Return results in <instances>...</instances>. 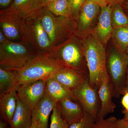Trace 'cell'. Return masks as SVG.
Returning <instances> with one entry per match:
<instances>
[{
	"label": "cell",
	"instance_id": "cell-1",
	"mask_svg": "<svg viewBox=\"0 0 128 128\" xmlns=\"http://www.w3.org/2000/svg\"><path fill=\"white\" fill-rule=\"evenodd\" d=\"M79 36L81 40L88 69L89 84L98 90L104 79L108 76L105 46L92 31Z\"/></svg>",
	"mask_w": 128,
	"mask_h": 128
},
{
	"label": "cell",
	"instance_id": "cell-6",
	"mask_svg": "<svg viewBox=\"0 0 128 128\" xmlns=\"http://www.w3.org/2000/svg\"><path fill=\"white\" fill-rule=\"evenodd\" d=\"M128 67V54L116 49L110 51L107 58V70L112 88L113 96L118 98L126 82Z\"/></svg>",
	"mask_w": 128,
	"mask_h": 128
},
{
	"label": "cell",
	"instance_id": "cell-34",
	"mask_svg": "<svg viewBox=\"0 0 128 128\" xmlns=\"http://www.w3.org/2000/svg\"><path fill=\"white\" fill-rule=\"evenodd\" d=\"M106 1L108 5L112 7L116 4H121L124 1V0H106Z\"/></svg>",
	"mask_w": 128,
	"mask_h": 128
},
{
	"label": "cell",
	"instance_id": "cell-5",
	"mask_svg": "<svg viewBox=\"0 0 128 128\" xmlns=\"http://www.w3.org/2000/svg\"><path fill=\"white\" fill-rule=\"evenodd\" d=\"M50 51L67 66L89 75L81 40L77 34L52 47Z\"/></svg>",
	"mask_w": 128,
	"mask_h": 128
},
{
	"label": "cell",
	"instance_id": "cell-19",
	"mask_svg": "<svg viewBox=\"0 0 128 128\" xmlns=\"http://www.w3.org/2000/svg\"><path fill=\"white\" fill-rule=\"evenodd\" d=\"M18 100L16 90L0 95L1 118L7 121L9 125L16 110Z\"/></svg>",
	"mask_w": 128,
	"mask_h": 128
},
{
	"label": "cell",
	"instance_id": "cell-24",
	"mask_svg": "<svg viewBox=\"0 0 128 128\" xmlns=\"http://www.w3.org/2000/svg\"><path fill=\"white\" fill-rule=\"evenodd\" d=\"M111 20L114 29L128 26V16L121 4H116L112 6Z\"/></svg>",
	"mask_w": 128,
	"mask_h": 128
},
{
	"label": "cell",
	"instance_id": "cell-43",
	"mask_svg": "<svg viewBox=\"0 0 128 128\" xmlns=\"http://www.w3.org/2000/svg\"></svg>",
	"mask_w": 128,
	"mask_h": 128
},
{
	"label": "cell",
	"instance_id": "cell-7",
	"mask_svg": "<svg viewBox=\"0 0 128 128\" xmlns=\"http://www.w3.org/2000/svg\"><path fill=\"white\" fill-rule=\"evenodd\" d=\"M21 41L37 54L49 52L52 47L38 16L23 21Z\"/></svg>",
	"mask_w": 128,
	"mask_h": 128
},
{
	"label": "cell",
	"instance_id": "cell-26",
	"mask_svg": "<svg viewBox=\"0 0 128 128\" xmlns=\"http://www.w3.org/2000/svg\"><path fill=\"white\" fill-rule=\"evenodd\" d=\"M96 120V118L92 114L85 112L82 118L70 125L69 128H92Z\"/></svg>",
	"mask_w": 128,
	"mask_h": 128
},
{
	"label": "cell",
	"instance_id": "cell-14",
	"mask_svg": "<svg viewBox=\"0 0 128 128\" xmlns=\"http://www.w3.org/2000/svg\"><path fill=\"white\" fill-rule=\"evenodd\" d=\"M98 92L101 107L97 116L96 120L105 118L108 114L113 112L116 107V105L112 100L113 92L108 76L104 79Z\"/></svg>",
	"mask_w": 128,
	"mask_h": 128
},
{
	"label": "cell",
	"instance_id": "cell-37",
	"mask_svg": "<svg viewBox=\"0 0 128 128\" xmlns=\"http://www.w3.org/2000/svg\"><path fill=\"white\" fill-rule=\"evenodd\" d=\"M121 5L124 11L128 16V1H124Z\"/></svg>",
	"mask_w": 128,
	"mask_h": 128
},
{
	"label": "cell",
	"instance_id": "cell-10",
	"mask_svg": "<svg viewBox=\"0 0 128 128\" xmlns=\"http://www.w3.org/2000/svg\"><path fill=\"white\" fill-rule=\"evenodd\" d=\"M41 9L36 0H13L8 7L1 10L0 15L24 21L38 16Z\"/></svg>",
	"mask_w": 128,
	"mask_h": 128
},
{
	"label": "cell",
	"instance_id": "cell-40",
	"mask_svg": "<svg viewBox=\"0 0 128 128\" xmlns=\"http://www.w3.org/2000/svg\"><path fill=\"white\" fill-rule=\"evenodd\" d=\"M28 128H38L36 124L33 122H32V124H31V126Z\"/></svg>",
	"mask_w": 128,
	"mask_h": 128
},
{
	"label": "cell",
	"instance_id": "cell-9",
	"mask_svg": "<svg viewBox=\"0 0 128 128\" xmlns=\"http://www.w3.org/2000/svg\"><path fill=\"white\" fill-rule=\"evenodd\" d=\"M72 91L85 112L90 114L96 119L100 101L98 89L90 86L89 78Z\"/></svg>",
	"mask_w": 128,
	"mask_h": 128
},
{
	"label": "cell",
	"instance_id": "cell-29",
	"mask_svg": "<svg viewBox=\"0 0 128 128\" xmlns=\"http://www.w3.org/2000/svg\"><path fill=\"white\" fill-rule=\"evenodd\" d=\"M116 128H128V119L124 118L118 119Z\"/></svg>",
	"mask_w": 128,
	"mask_h": 128
},
{
	"label": "cell",
	"instance_id": "cell-38",
	"mask_svg": "<svg viewBox=\"0 0 128 128\" xmlns=\"http://www.w3.org/2000/svg\"><path fill=\"white\" fill-rule=\"evenodd\" d=\"M8 124H9L5 120L2 118L0 120V128H7Z\"/></svg>",
	"mask_w": 128,
	"mask_h": 128
},
{
	"label": "cell",
	"instance_id": "cell-20",
	"mask_svg": "<svg viewBox=\"0 0 128 128\" xmlns=\"http://www.w3.org/2000/svg\"><path fill=\"white\" fill-rule=\"evenodd\" d=\"M32 110L18 98L16 108L9 126L10 128H28L32 124Z\"/></svg>",
	"mask_w": 128,
	"mask_h": 128
},
{
	"label": "cell",
	"instance_id": "cell-33",
	"mask_svg": "<svg viewBox=\"0 0 128 128\" xmlns=\"http://www.w3.org/2000/svg\"><path fill=\"white\" fill-rule=\"evenodd\" d=\"M10 40L8 39L3 34L2 31L0 30V45L5 44L8 42Z\"/></svg>",
	"mask_w": 128,
	"mask_h": 128
},
{
	"label": "cell",
	"instance_id": "cell-3",
	"mask_svg": "<svg viewBox=\"0 0 128 128\" xmlns=\"http://www.w3.org/2000/svg\"><path fill=\"white\" fill-rule=\"evenodd\" d=\"M38 16L52 47L77 34V22L73 18L55 16L45 7L40 10Z\"/></svg>",
	"mask_w": 128,
	"mask_h": 128
},
{
	"label": "cell",
	"instance_id": "cell-13",
	"mask_svg": "<svg viewBox=\"0 0 128 128\" xmlns=\"http://www.w3.org/2000/svg\"><path fill=\"white\" fill-rule=\"evenodd\" d=\"M51 77L73 91L83 84L89 78V75L66 66L58 70Z\"/></svg>",
	"mask_w": 128,
	"mask_h": 128
},
{
	"label": "cell",
	"instance_id": "cell-30",
	"mask_svg": "<svg viewBox=\"0 0 128 128\" xmlns=\"http://www.w3.org/2000/svg\"><path fill=\"white\" fill-rule=\"evenodd\" d=\"M54 0H36L38 7L40 9L46 7L50 3H51Z\"/></svg>",
	"mask_w": 128,
	"mask_h": 128
},
{
	"label": "cell",
	"instance_id": "cell-23",
	"mask_svg": "<svg viewBox=\"0 0 128 128\" xmlns=\"http://www.w3.org/2000/svg\"><path fill=\"white\" fill-rule=\"evenodd\" d=\"M45 8L55 16L72 18L69 0H54Z\"/></svg>",
	"mask_w": 128,
	"mask_h": 128
},
{
	"label": "cell",
	"instance_id": "cell-21",
	"mask_svg": "<svg viewBox=\"0 0 128 128\" xmlns=\"http://www.w3.org/2000/svg\"><path fill=\"white\" fill-rule=\"evenodd\" d=\"M18 81L16 72L0 68V95L16 90Z\"/></svg>",
	"mask_w": 128,
	"mask_h": 128
},
{
	"label": "cell",
	"instance_id": "cell-27",
	"mask_svg": "<svg viewBox=\"0 0 128 128\" xmlns=\"http://www.w3.org/2000/svg\"><path fill=\"white\" fill-rule=\"evenodd\" d=\"M118 119L114 116L96 120L92 128H116Z\"/></svg>",
	"mask_w": 128,
	"mask_h": 128
},
{
	"label": "cell",
	"instance_id": "cell-42",
	"mask_svg": "<svg viewBox=\"0 0 128 128\" xmlns=\"http://www.w3.org/2000/svg\"><path fill=\"white\" fill-rule=\"evenodd\" d=\"M124 1H128V0H124Z\"/></svg>",
	"mask_w": 128,
	"mask_h": 128
},
{
	"label": "cell",
	"instance_id": "cell-11",
	"mask_svg": "<svg viewBox=\"0 0 128 128\" xmlns=\"http://www.w3.org/2000/svg\"><path fill=\"white\" fill-rule=\"evenodd\" d=\"M101 8L91 0H87L82 7L77 22V34L81 36L93 30Z\"/></svg>",
	"mask_w": 128,
	"mask_h": 128
},
{
	"label": "cell",
	"instance_id": "cell-16",
	"mask_svg": "<svg viewBox=\"0 0 128 128\" xmlns=\"http://www.w3.org/2000/svg\"><path fill=\"white\" fill-rule=\"evenodd\" d=\"M62 118L70 126L78 121L85 112L78 101L66 98L57 102Z\"/></svg>",
	"mask_w": 128,
	"mask_h": 128
},
{
	"label": "cell",
	"instance_id": "cell-32",
	"mask_svg": "<svg viewBox=\"0 0 128 128\" xmlns=\"http://www.w3.org/2000/svg\"><path fill=\"white\" fill-rule=\"evenodd\" d=\"M13 0H0V6L2 8H6L11 4Z\"/></svg>",
	"mask_w": 128,
	"mask_h": 128
},
{
	"label": "cell",
	"instance_id": "cell-31",
	"mask_svg": "<svg viewBox=\"0 0 128 128\" xmlns=\"http://www.w3.org/2000/svg\"><path fill=\"white\" fill-rule=\"evenodd\" d=\"M124 95L123 97L121 100V104L124 108V110H123L128 112V92H127Z\"/></svg>",
	"mask_w": 128,
	"mask_h": 128
},
{
	"label": "cell",
	"instance_id": "cell-18",
	"mask_svg": "<svg viewBox=\"0 0 128 128\" xmlns=\"http://www.w3.org/2000/svg\"><path fill=\"white\" fill-rule=\"evenodd\" d=\"M23 21L0 15V30L10 41L22 40Z\"/></svg>",
	"mask_w": 128,
	"mask_h": 128
},
{
	"label": "cell",
	"instance_id": "cell-12",
	"mask_svg": "<svg viewBox=\"0 0 128 128\" xmlns=\"http://www.w3.org/2000/svg\"><path fill=\"white\" fill-rule=\"evenodd\" d=\"M112 10V7L109 5L101 8L97 23L92 31L105 46L111 38L114 30L111 20Z\"/></svg>",
	"mask_w": 128,
	"mask_h": 128
},
{
	"label": "cell",
	"instance_id": "cell-41",
	"mask_svg": "<svg viewBox=\"0 0 128 128\" xmlns=\"http://www.w3.org/2000/svg\"><path fill=\"white\" fill-rule=\"evenodd\" d=\"M126 52L128 54V48H127V50H126Z\"/></svg>",
	"mask_w": 128,
	"mask_h": 128
},
{
	"label": "cell",
	"instance_id": "cell-22",
	"mask_svg": "<svg viewBox=\"0 0 128 128\" xmlns=\"http://www.w3.org/2000/svg\"><path fill=\"white\" fill-rule=\"evenodd\" d=\"M111 38L116 49L126 52L128 47V26L114 29Z\"/></svg>",
	"mask_w": 128,
	"mask_h": 128
},
{
	"label": "cell",
	"instance_id": "cell-25",
	"mask_svg": "<svg viewBox=\"0 0 128 128\" xmlns=\"http://www.w3.org/2000/svg\"><path fill=\"white\" fill-rule=\"evenodd\" d=\"M50 121V128H69V125L61 116L57 102L52 112Z\"/></svg>",
	"mask_w": 128,
	"mask_h": 128
},
{
	"label": "cell",
	"instance_id": "cell-4",
	"mask_svg": "<svg viewBox=\"0 0 128 128\" xmlns=\"http://www.w3.org/2000/svg\"><path fill=\"white\" fill-rule=\"evenodd\" d=\"M37 54L22 41H10L0 45V68L6 70H19Z\"/></svg>",
	"mask_w": 128,
	"mask_h": 128
},
{
	"label": "cell",
	"instance_id": "cell-35",
	"mask_svg": "<svg viewBox=\"0 0 128 128\" xmlns=\"http://www.w3.org/2000/svg\"><path fill=\"white\" fill-rule=\"evenodd\" d=\"M91 0L99 5L101 8L104 7L108 6L106 0Z\"/></svg>",
	"mask_w": 128,
	"mask_h": 128
},
{
	"label": "cell",
	"instance_id": "cell-28",
	"mask_svg": "<svg viewBox=\"0 0 128 128\" xmlns=\"http://www.w3.org/2000/svg\"><path fill=\"white\" fill-rule=\"evenodd\" d=\"M87 0H69L71 7L72 18L76 20L78 19L80 10Z\"/></svg>",
	"mask_w": 128,
	"mask_h": 128
},
{
	"label": "cell",
	"instance_id": "cell-8",
	"mask_svg": "<svg viewBox=\"0 0 128 128\" xmlns=\"http://www.w3.org/2000/svg\"><path fill=\"white\" fill-rule=\"evenodd\" d=\"M46 81L37 80L18 85L16 89L18 99L32 110L45 95Z\"/></svg>",
	"mask_w": 128,
	"mask_h": 128
},
{
	"label": "cell",
	"instance_id": "cell-17",
	"mask_svg": "<svg viewBox=\"0 0 128 128\" xmlns=\"http://www.w3.org/2000/svg\"><path fill=\"white\" fill-rule=\"evenodd\" d=\"M45 94L57 102L66 98L78 101L72 90L52 77L46 80Z\"/></svg>",
	"mask_w": 128,
	"mask_h": 128
},
{
	"label": "cell",
	"instance_id": "cell-15",
	"mask_svg": "<svg viewBox=\"0 0 128 128\" xmlns=\"http://www.w3.org/2000/svg\"><path fill=\"white\" fill-rule=\"evenodd\" d=\"M57 102L45 94L32 110V122L38 128H48L50 115Z\"/></svg>",
	"mask_w": 128,
	"mask_h": 128
},
{
	"label": "cell",
	"instance_id": "cell-39",
	"mask_svg": "<svg viewBox=\"0 0 128 128\" xmlns=\"http://www.w3.org/2000/svg\"><path fill=\"white\" fill-rule=\"evenodd\" d=\"M122 113L124 114V118L126 119H128V112H125L123 110Z\"/></svg>",
	"mask_w": 128,
	"mask_h": 128
},
{
	"label": "cell",
	"instance_id": "cell-36",
	"mask_svg": "<svg viewBox=\"0 0 128 128\" xmlns=\"http://www.w3.org/2000/svg\"><path fill=\"white\" fill-rule=\"evenodd\" d=\"M127 92H128V67L127 70V74H126V82H125V87L122 92V95H124Z\"/></svg>",
	"mask_w": 128,
	"mask_h": 128
},
{
	"label": "cell",
	"instance_id": "cell-2",
	"mask_svg": "<svg viewBox=\"0 0 128 128\" xmlns=\"http://www.w3.org/2000/svg\"><path fill=\"white\" fill-rule=\"evenodd\" d=\"M66 66L59 58L49 51L38 53L22 68L14 71L19 85L37 80H46Z\"/></svg>",
	"mask_w": 128,
	"mask_h": 128
}]
</instances>
